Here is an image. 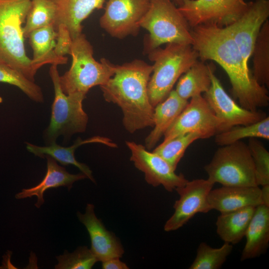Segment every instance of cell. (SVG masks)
Listing matches in <instances>:
<instances>
[{
	"label": "cell",
	"mask_w": 269,
	"mask_h": 269,
	"mask_svg": "<svg viewBox=\"0 0 269 269\" xmlns=\"http://www.w3.org/2000/svg\"><path fill=\"white\" fill-rule=\"evenodd\" d=\"M213 66L210 71L211 85L203 96L215 115L225 124L227 130L238 125H247L267 117L265 113L246 109L237 104L226 93L214 74Z\"/></svg>",
	"instance_id": "5bb4252c"
},
{
	"label": "cell",
	"mask_w": 269,
	"mask_h": 269,
	"mask_svg": "<svg viewBox=\"0 0 269 269\" xmlns=\"http://www.w3.org/2000/svg\"><path fill=\"white\" fill-rule=\"evenodd\" d=\"M56 269H91L98 262L90 249L79 247L72 253L65 251L62 255L57 256Z\"/></svg>",
	"instance_id": "1f68e13d"
},
{
	"label": "cell",
	"mask_w": 269,
	"mask_h": 269,
	"mask_svg": "<svg viewBox=\"0 0 269 269\" xmlns=\"http://www.w3.org/2000/svg\"><path fill=\"white\" fill-rule=\"evenodd\" d=\"M152 70V65L138 59L115 65L114 75L100 86L105 101L121 108L123 125L130 133L153 127L154 107L147 90Z\"/></svg>",
	"instance_id": "7a4b0ae2"
},
{
	"label": "cell",
	"mask_w": 269,
	"mask_h": 269,
	"mask_svg": "<svg viewBox=\"0 0 269 269\" xmlns=\"http://www.w3.org/2000/svg\"><path fill=\"white\" fill-rule=\"evenodd\" d=\"M103 269H128L129 268L119 258H112L102 262Z\"/></svg>",
	"instance_id": "e575fe53"
},
{
	"label": "cell",
	"mask_w": 269,
	"mask_h": 269,
	"mask_svg": "<svg viewBox=\"0 0 269 269\" xmlns=\"http://www.w3.org/2000/svg\"><path fill=\"white\" fill-rule=\"evenodd\" d=\"M214 65L199 60L180 77L175 90L181 98L188 101L206 93L211 85L210 71Z\"/></svg>",
	"instance_id": "d4e9b609"
},
{
	"label": "cell",
	"mask_w": 269,
	"mask_h": 269,
	"mask_svg": "<svg viewBox=\"0 0 269 269\" xmlns=\"http://www.w3.org/2000/svg\"><path fill=\"white\" fill-rule=\"evenodd\" d=\"M49 75L53 84L54 99L50 123L45 134L48 144L56 142L60 135L67 137L84 132L88 121L82 105L86 97L79 94L66 95L62 91L57 65H51Z\"/></svg>",
	"instance_id": "ba28073f"
},
{
	"label": "cell",
	"mask_w": 269,
	"mask_h": 269,
	"mask_svg": "<svg viewBox=\"0 0 269 269\" xmlns=\"http://www.w3.org/2000/svg\"><path fill=\"white\" fill-rule=\"evenodd\" d=\"M251 2L244 0H187L178 8L191 28L211 23L226 27L242 15Z\"/></svg>",
	"instance_id": "30bf717a"
},
{
	"label": "cell",
	"mask_w": 269,
	"mask_h": 269,
	"mask_svg": "<svg viewBox=\"0 0 269 269\" xmlns=\"http://www.w3.org/2000/svg\"><path fill=\"white\" fill-rule=\"evenodd\" d=\"M93 204L88 203L84 214L77 212L79 220L86 227L91 240V251L98 261L120 258L124 250L119 239L108 231L95 213Z\"/></svg>",
	"instance_id": "2e32d148"
},
{
	"label": "cell",
	"mask_w": 269,
	"mask_h": 269,
	"mask_svg": "<svg viewBox=\"0 0 269 269\" xmlns=\"http://www.w3.org/2000/svg\"><path fill=\"white\" fill-rule=\"evenodd\" d=\"M150 0H108L101 17V27L113 37L136 36L139 21L147 12Z\"/></svg>",
	"instance_id": "8fae6325"
},
{
	"label": "cell",
	"mask_w": 269,
	"mask_h": 269,
	"mask_svg": "<svg viewBox=\"0 0 269 269\" xmlns=\"http://www.w3.org/2000/svg\"><path fill=\"white\" fill-rule=\"evenodd\" d=\"M178 6V7L181 6L183 5L184 2L187 0H172Z\"/></svg>",
	"instance_id": "8d00e7d4"
},
{
	"label": "cell",
	"mask_w": 269,
	"mask_h": 269,
	"mask_svg": "<svg viewBox=\"0 0 269 269\" xmlns=\"http://www.w3.org/2000/svg\"><path fill=\"white\" fill-rule=\"evenodd\" d=\"M252 56L253 73L256 81L266 87L269 86V21L262 26L257 38Z\"/></svg>",
	"instance_id": "484cf974"
},
{
	"label": "cell",
	"mask_w": 269,
	"mask_h": 269,
	"mask_svg": "<svg viewBox=\"0 0 269 269\" xmlns=\"http://www.w3.org/2000/svg\"><path fill=\"white\" fill-rule=\"evenodd\" d=\"M153 62L147 90L150 102L154 108L164 100L180 77L196 61L199 55L192 45L169 43L147 53Z\"/></svg>",
	"instance_id": "277c9868"
},
{
	"label": "cell",
	"mask_w": 269,
	"mask_h": 269,
	"mask_svg": "<svg viewBox=\"0 0 269 269\" xmlns=\"http://www.w3.org/2000/svg\"><path fill=\"white\" fill-rule=\"evenodd\" d=\"M233 250V245L224 242L220 248H214L206 243H201L196 257L189 269H219L224 264Z\"/></svg>",
	"instance_id": "f1b7e54d"
},
{
	"label": "cell",
	"mask_w": 269,
	"mask_h": 269,
	"mask_svg": "<svg viewBox=\"0 0 269 269\" xmlns=\"http://www.w3.org/2000/svg\"><path fill=\"white\" fill-rule=\"evenodd\" d=\"M57 35L54 24L36 29L29 34L27 38L33 51L31 59L39 69L47 64L58 65L67 62L66 57L58 56L54 52Z\"/></svg>",
	"instance_id": "603a6c76"
},
{
	"label": "cell",
	"mask_w": 269,
	"mask_h": 269,
	"mask_svg": "<svg viewBox=\"0 0 269 269\" xmlns=\"http://www.w3.org/2000/svg\"><path fill=\"white\" fill-rule=\"evenodd\" d=\"M214 185L208 179H196L176 188L175 190L180 197L174 204V212L166 222L164 231L176 230L197 213H206L211 210L208 196Z\"/></svg>",
	"instance_id": "7c38bea8"
},
{
	"label": "cell",
	"mask_w": 269,
	"mask_h": 269,
	"mask_svg": "<svg viewBox=\"0 0 269 269\" xmlns=\"http://www.w3.org/2000/svg\"><path fill=\"white\" fill-rule=\"evenodd\" d=\"M199 139H201V137L196 133L181 134L163 141L152 151L161 156L176 170L186 149L194 141Z\"/></svg>",
	"instance_id": "f546056e"
},
{
	"label": "cell",
	"mask_w": 269,
	"mask_h": 269,
	"mask_svg": "<svg viewBox=\"0 0 269 269\" xmlns=\"http://www.w3.org/2000/svg\"><path fill=\"white\" fill-rule=\"evenodd\" d=\"M269 16V0L251 1L247 10L226 26L236 42L245 63L248 65L260 29Z\"/></svg>",
	"instance_id": "9a60e30c"
},
{
	"label": "cell",
	"mask_w": 269,
	"mask_h": 269,
	"mask_svg": "<svg viewBox=\"0 0 269 269\" xmlns=\"http://www.w3.org/2000/svg\"><path fill=\"white\" fill-rule=\"evenodd\" d=\"M245 237L242 261L258 257L267 251L269 244V207L263 204L256 207Z\"/></svg>",
	"instance_id": "44dd1931"
},
{
	"label": "cell",
	"mask_w": 269,
	"mask_h": 269,
	"mask_svg": "<svg viewBox=\"0 0 269 269\" xmlns=\"http://www.w3.org/2000/svg\"><path fill=\"white\" fill-rule=\"evenodd\" d=\"M255 207H247L222 213L217 218L216 226L219 237L224 242L235 245L240 242L253 216Z\"/></svg>",
	"instance_id": "cb8c5ba5"
},
{
	"label": "cell",
	"mask_w": 269,
	"mask_h": 269,
	"mask_svg": "<svg viewBox=\"0 0 269 269\" xmlns=\"http://www.w3.org/2000/svg\"><path fill=\"white\" fill-rule=\"evenodd\" d=\"M31 0H0V65L14 69L34 82L39 68L26 54L23 23Z\"/></svg>",
	"instance_id": "3957f363"
},
{
	"label": "cell",
	"mask_w": 269,
	"mask_h": 269,
	"mask_svg": "<svg viewBox=\"0 0 269 269\" xmlns=\"http://www.w3.org/2000/svg\"><path fill=\"white\" fill-rule=\"evenodd\" d=\"M44 157L47 159V171L42 180L34 187L22 189L15 196L17 199L36 196L37 201L35 206L38 208L44 202L43 194L46 190L61 186L66 187L70 190L75 182L88 178L83 173L76 174L69 173L64 167L58 165L55 159L48 155Z\"/></svg>",
	"instance_id": "ffe728a7"
},
{
	"label": "cell",
	"mask_w": 269,
	"mask_h": 269,
	"mask_svg": "<svg viewBox=\"0 0 269 269\" xmlns=\"http://www.w3.org/2000/svg\"><path fill=\"white\" fill-rule=\"evenodd\" d=\"M208 200L211 210H216L221 213L262 204L259 186H222L211 190Z\"/></svg>",
	"instance_id": "e0dca14e"
},
{
	"label": "cell",
	"mask_w": 269,
	"mask_h": 269,
	"mask_svg": "<svg viewBox=\"0 0 269 269\" xmlns=\"http://www.w3.org/2000/svg\"><path fill=\"white\" fill-rule=\"evenodd\" d=\"M192 44L200 60H212L225 71L231 91L240 105L256 111L269 105L268 92L254 78L230 31L215 24L197 25L191 29Z\"/></svg>",
	"instance_id": "6da1fadb"
},
{
	"label": "cell",
	"mask_w": 269,
	"mask_h": 269,
	"mask_svg": "<svg viewBox=\"0 0 269 269\" xmlns=\"http://www.w3.org/2000/svg\"><path fill=\"white\" fill-rule=\"evenodd\" d=\"M126 143L131 152L130 160L144 173L148 184L153 187L162 185L167 191L172 192L188 181L183 174H176L163 158L144 146L134 141H127Z\"/></svg>",
	"instance_id": "4fadbf2b"
},
{
	"label": "cell",
	"mask_w": 269,
	"mask_h": 269,
	"mask_svg": "<svg viewBox=\"0 0 269 269\" xmlns=\"http://www.w3.org/2000/svg\"><path fill=\"white\" fill-rule=\"evenodd\" d=\"M0 82L17 87L30 99L37 103L44 101L41 88L21 72L10 67L0 65Z\"/></svg>",
	"instance_id": "4dcf8cb0"
},
{
	"label": "cell",
	"mask_w": 269,
	"mask_h": 269,
	"mask_svg": "<svg viewBox=\"0 0 269 269\" xmlns=\"http://www.w3.org/2000/svg\"><path fill=\"white\" fill-rule=\"evenodd\" d=\"M248 146L253 158L258 186L269 185V151L257 138H250Z\"/></svg>",
	"instance_id": "d6a6232c"
},
{
	"label": "cell",
	"mask_w": 269,
	"mask_h": 269,
	"mask_svg": "<svg viewBox=\"0 0 269 269\" xmlns=\"http://www.w3.org/2000/svg\"><path fill=\"white\" fill-rule=\"evenodd\" d=\"M227 130L224 123L215 115L205 98L200 95L188 102L164 134L163 141L188 133H196L201 139L209 138Z\"/></svg>",
	"instance_id": "9c48e42d"
},
{
	"label": "cell",
	"mask_w": 269,
	"mask_h": 269,
	"mask_svg": "<svg viewBox=\"0 0 269 269\" xmlns=\"http://www.w3.org/2000/svg\"><path fill=\"white\" fill-rule=\"evenodd\" d=\"M90 143H99L111 147H117V145L111 139L101 136H95L83 140L78 137L73 145L68 147L60 146L56 142L45 146H37L29 142H26V144L28 151L35 155L42 158L48 155L63 165H73L79 168L88 179L95 183L90 168L86 164L78 161L74 155L75 149L77 147Z\"/></svg>",
	"instance_id": "ac0fdd59"
},
{
	"label": "cell",
	"mask_w": 269,
	"mask_h": 269,
	"mask_svg": "<svg viewBox=\"0 0 269 269\" xmlns=\"http://www.w3.org/2000/svg\"><path fill=\"white\" fill-rule=\"evenodd\" d=\"M261 190L262 204L269 207V184L262 186Z\"/></svg>",
	"instance_id": "d590c367"
},
{
	"label": "cell",
	"mask_w": 269,
	"mask_h": 269,
	"mask_svg": "<svg viewBox=\"0 0 269 269\" xmlns=\"http://www.w3.org/2000/svg\"><path fill=\"white\" fill-rule=\"evenodd\" d=\"M70 55L71 67L59 78L61 89L66 95L86 97L91 88L105 84L114 74L115 65L105 58L96 61L93 46L82 33L72 40Z\"/></svg>",
	"instance_id": "5b68a950"
},
{
	"label": "cell",
	"mask_w": 269,
	"mask_h": 269,
	"mask_svg": "<svg viewBox=\"0 0 269 269\" xmlns=\"http://www.w3.org/2000/svg\"><path fill=\"white\" fill-rule=\"evenodd\" d=\"M188 101L172 90L167 97L154 108L153 129L145 139V147L152 149L163 136L187 105Z\"/></svg>",
	"instance_id": "7402d4cb"
},
{
	"label": "cell",
	"mask_w": 269,
	"mask_h": 269,
	"mask_svg": "<svg viewBox=\"0 0 269 269\" xmlns=\"http://www.w3.org/2000/svg\"><path fill=\"white\" fill-rule=\"evenodd\" d=\"M56 7L55 28L60 23L68 28L73 39L82 32V22L105 0H52Z\"/></svg>",
	"instance_id": "d6986e66"
},
{
	"label": "cell",
	"mask_w": 269,
	"mask_h": 269,
	"mask_svg": "<svg viewBox=\"0 0 269 269\" xmlns=\"http://www.w3.org/2000/svg\"><path fill=\"white\" fill-rule=\"evenodd\" d=\"M56 7L52 0H31L23 27L24 37L33 30L55 23Z\"/></svg>",
	"instance_id": "83f0119b"
},
{
	"label": "cell",
	"mask_w": 269,
	"mask_h": 269,
	"mask_svg": "<svg viewBox=\"0 0 269 269\" xmlns=\"http://www.w3.org/2000/svg\"><path fill=\"white\" fill-rule=\"evenodd\" d=\"M139 24L149 32L143 41L147 53L165 43L192 44L191 27L171 0H150L149 8Z\"/></svg>",
	"instance_id": "8992f818"
},
{
	"label": "cell",
	"mask_w": 269,
	"mask_h": 269,
	"mask_svg": "<svg viewBox=\"0 0 269 269\" xmlns=\"http://www.w3.org/2000/svg\"><path fill=\"white\" fill-rule=\"evenodd\" d=\"M208 179L222 186H256L255 166L249 147L239 140L220 146L204 166Z\"/></svg>",
	"instance_id": "52a82bcc"
},
{
	"label": "cell",
	"mask_w": 269,
	"mask_h": 269,
	"mask_svg": "<svg viewBox=\"0 0 269 269\" xmlns=\"http://www.w3.org/2000/svg\"><path fill=\"white\" fill-rule=\"evenodd\" d=\"M57 35L54 51L60 57L70 54L72 39L67 27L63 24H59L56 27Z\"/></svg>",
	"instance_id": "836d02e7"
},
{
	"label": "cell",
	"mask_w": 269,
	"mask_h": 269,
	"mask_svg": "<svg viewBox=\"0 0 269 269\" xmlns=\"http://www.w3.org/2000/svg\"><path fill=\"white\" fill-rule=\"evenodd\" d=\"M245 138L269 139V118L256 123L238 125L215 135V142L220 146L230 144Z\"/></svg>",
	"instance_id": "4316f807"
}]
</instances>
